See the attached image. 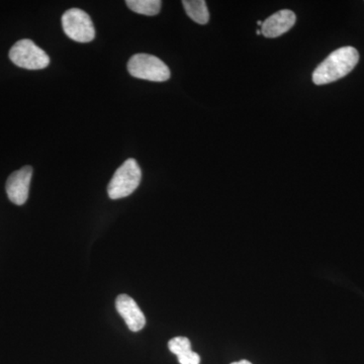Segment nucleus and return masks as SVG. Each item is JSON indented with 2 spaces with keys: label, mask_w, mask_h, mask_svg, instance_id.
<instances>
[{
  "label": "nucleus",
  "mask_w": 364,
  "mask_h": 364,
  "mask_svg": "<svg viewBox=\"0 0 364 364\" xmlns=\"http://www.w3.org/2000/svg\"><path fill=\"white\" fill-rule=\"evenodd\" d=\"M359 54L353 47H342L332 52L315 69L313 73V82L316 85H325L335 82L348 75L354 67L358 65Z\"/></svg>",
  "instance_id": "obj_1"
},
{
  "label": "nucleus",
  "mask_w": 364,
  "mask_h": 364,
  "mask_svg": "<svg viewBox=\"0 0 364 364\" xmlns=\"http://www.w3.org/2000/svg\"><path fill=\"white\" fill-rule=\"evenodd\" d=\"M142 178V171L135 159H128L117 168L112 176L107 193L112 200H119L131 196L138 188Z\"/></svg>",
  "instance_id": "obj_2"
},
{
  "label": "nucleus",
  "mask_w": 364,
  "mask_h": 364,
  "mask_svg": "<svg viewBox=\"0 0 364 364\" xmlns=\"http://www.w3.org/2000/svg\"><path fill=\"white\" fill-rule=\"evenodd\" d=\"M128 71L133 77L154 82H164L170 78L168 66L162 60L144 53L131 57Z\"/></svg>",
  "instance_id": "obj_3"
},
{
  "label": "nucleus",
  "mask_w": 364,
  "mask_h": 364,
  "mask_svg": "<svg viewBox=\"0 0 364 364\" xmlns=\"http://www.w3.org/2000/svg\"><path fill=\"white\" fill-rule=\"evenodd\" d=\"M9 59L14 65L28 70H41L50 64L47 53L28 39L18 41L11 47Z\"/></svg>",
  "instance_id": "obj_4"
},
{
  "label": "nucleus",
  "mask_w": 364,
  "mask_h": 364,
  "mask_svg": "<svg viewBox=\"0 0 364 364\" xmlns=\"http://www.w3.org/2000/svg\"><path fill=\"white\" fill-rule=\"evenodd\" d=\"M62 26L67 37L77 43H90L95 40V28L85 11L71 9L62 16Z\"/></svg>",
  "instance_id": "obj_5"
},
{
  "label": "nucleus",
  "mask_w": 364,
  "mask_h": 364,
  "mask_svg": "<svg viewBox=\"0 0 364 364\" xmlns=\"http://www.w3.org/2000/svg\"><path fill=\"white\" fill-rule=\"evenodd\" d=\"M33 168L25 166L11 174L6 181V193L11 203L16 205H25L28 198Z\"/></svg>",
  "instance_id": "obj_6"
},
{
  "label": "nucleus",
  "mask_w": 364,
  "mask_h": 364,
  "mask_svg": "<svg viewBox=\"0 0 364 364\" xmlns=\"http://www.w3.org/2000/svg\"><path fill=\"white\" fill-rule=\"evenodd\" d=\"M117 313L123 317L129 329L133 332L141 331L146 325V318L135 301L128 294H119L117 298Z\"/></svg>",
  "instance_id": "obj_7"
},
{
  "label": "nucleus",
  "mask_w": 364,
  "mask_h": 364,
  "mask_svg": "<svg viewBox=\"0 0 364 364\" xmlns=\"http://www.w3.org/2000/svg\"><path fill=\"white\" fill-rule=\"evenodd\" d=\"M296 16L291 11H277L263 21L261 33L267 38H277L289 32L296 23Z\"/></svg>",
  "instance_id": "obj_8"
},
{
  "label": "nucleus",
  "mask_w": 364,
  "mask_h": 364,
  "mask_svg": "<svg viewBox=\"0 0 364 364\" xmlns=\"http://www.w3.org/2000/svg\"><path fill=\"white\" fill-rule=\"evenodd\" d=\"M189 18L200 25H205L210 20V13L205 0H184L182 1Z\"/></svg>",
  "instance_id": "obj_9"
},
{
  "label": "nucleus",
  "mask_w": 364,
  "mask_h": 364,
  "mask_svg": "<svg viewBox=\"0 0 364 364\" xmlns=\"http://www.w3.org/2000/svg\"><path fill=\"white\" fill-rule=\"evenodd\" d=\"M126 4L134 13L152 16L159 14L162 2L160 0H127Z\"/></svg>",
  "instance_id": "obj_10"
},
{
  "label": "nucleus",
  "mask_w": 364,
  "mask_h": 364,
  "mask_svg": "<svg viewBox=\"0 0 364 364\" xmlns=\"http://www.w3.org/2000/svg\"><path fill=\"white\" fill-rule=\"evenodd\" d=\"M168 348L176 356L191 350V343L186 337H174L168 342Z\"/></svg>",
  "instance_id": "obj_11"
},
{
  "label": "nucleus",
  "mask_w": 364,
  "mask_h": 364,
  "mask_svg": "<svg viewBox=\"0 0 364 364\" xmlns=\"http://www.w3.org/2000/svg\"><path fill=\"white\" fill-rule=\"evenodd\" d=\"M181 364H200V358L195 351L189 350L181 355L177 356Z\"/></svg>",
  "instance_id": "obj_12"
},
{
  "label": "nucleus",
  "mask_w": 364,
  "mask_h": 364,
  "mask_svg": "<svg viewBox=\"0 0 364 364\" xmlns=\"http://www.w3.org/2000/svg\"><path fill=\"white\" fill-rule=\"evenodd\" d=\"M231 364H252V363H251L250 361L245 360V359H243V360L236 361V363H232Z\"/></svg>",
  "instance_id": "obj_13"
},
{
  "label": "nucleus",
  "mask_w": 364,
  "mask_h": 364,
  "mask_svg": "<svg viewBox=\"0 0 364 364\" xmlns=\"http://www.w3.org/2000/svg\"><path fill=\"white\" fill-rule=\"evenodd\" d=\"M257 25H258V26H262V25H263L262 21H257Z\"/></svg>",
  "instance_id": "obj_14"
},
{
  "label": "nucleus",
  "mask_w": 364,
  "mask_h": 364,
  "mask_svg": "<svg viewBox=\"0 0 364 364\" xmlns=\"http://www.w3.org/2000/svg\"><path fill=\"white\" fill-rule=\"evenodd\" d=\"M256 33H257V35H260V33H261V30H257V31H256Z\"/></svg>",
  "instance_id": "obj_15"
}]
</instances>
